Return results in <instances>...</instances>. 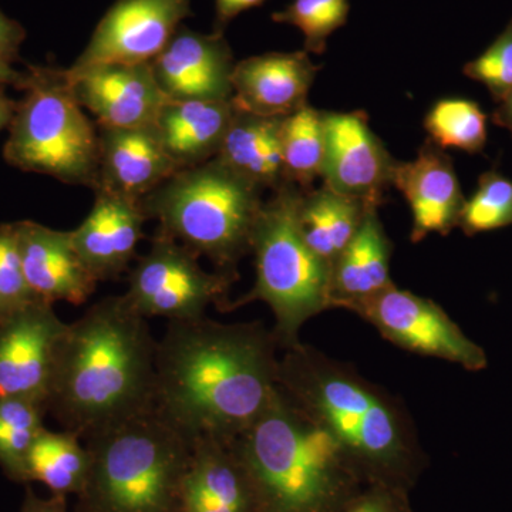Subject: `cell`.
<instances>
[{"instance_id": "cell-1", "label": "cell", "mask_w": 512, "mask_h": 512, "mask_svg": "<svg viewBox=\"0 0 512 512\" xmlns=\"http://www.w3.org/2000/svg\"><path fill=\"white\" fill-rule=\"evenodd\" d=\"M274 332L208 318L168 322L157 342L154 410L185 439L231 443L279 386Z\"/></svg>"}, {"instance_id": "cell-2", "label": "cell", "mask_w": 512, "mask_h": 512, "mask_svg": "<svg viewBox=\"0 0 512 512\" xmlns=\"http://www.w3.org/2000/svg\"><path fill=\"white\" fill-rule=\"evenodd\" d=\"M126 296H109L69 323L47 412L87 440L154 409L157 342Z\"/></svg>"}, {"instance_id": "cell-3", "label": "cell", "mask_w": 512, "mask_h": 512, "mask_svg": "<svg viewBox=\"0 0 512 512\" xmlns=\"http://www.w3.org/2000/svg\"><path fill=\"white\" fill-rule=\"evenodd\" d=\"M279 387L332 434L363 483L410 490L420 451L387 394L299 343L279 360Z\"/></svg>"}, {"instance_id": "cell-4", "label": "cell", "mask_w": 512, "mask_h": 512, "mask_svg": "<svg viewBox=\"0 0 512 512\" xmlns=\"http://www.w3.org/2000/svg\"><path fill=\"white\" fill-rule=\"evenodd\" d=\"M231 446L258 512H340L365 484L332 434L279 386Z\"/></svg>"}, {"instance_id": "cell-5", "label": "cell", "mask_w": 512, "mask_h": 512, "mask_svg": "<svg viewBox=\"0 0 512 512\" xmlns=\"http://www.w3.org/2000/svg\"><path fill=\"white\" fill-rule=\"evenodd\" d=\"M90 470L77 512H177L192 443L156 410L84 440Z\"/></svg>"}, {"instance_id": "cell-6", "label": "cell", "mask_w": 512, "mask_h": 512, "mask_svg": "<svg viewBox=\"0 0 512 512\" xmlns=\"http://www.w3.org/2000/svg\"><path fill=\"white\" fill-rule=\"evenodd\" d=\"M262 192L214 158L175 173L141 207L158 222L157 232L210 259L217 271L237 274L238 262L251 252Z\"/></svg>"}, {"instance_id": "cell-7", "label": "cell", "mask_w": 512, "mask_h": 512, "mask_svg": "<svg viewBox=\"0 0 512 512\" xmlns=\"http://www.w3.org/2000/svg\"><path fill=\"white\" fill-rule=\"evenodd\" d=\"M302 191L288 183L264 202L251 242L254 288L241 301L228 305L238 308L249 302H265L275 315L278 345L286 349L298 345L303 323L332 308V266L309 248L299 228Z\"/></svg>"}, {"instance_id": "cell-8", "label": "cell", "mask_w": 512, "mask_h": 512, "mask_svg": "<svg viewBox=\"0 0 512 512\" xmlns=\"http://www.w3.org/2000/svg\"><path fill=\"white\" fill-rule=\"evenodd\" d=\"M3 147L6 163L64 184L96 187L99 128L84 113L66 69L29 66Z\"/></svg>"}, {"instance_id": "cell-9", "label": "cell", "mask_w": 512, "mask_h": 512, "mask_svg": "<svg viewBox=\"0 0 512 512\" xmlns=\"http://www.w3.org/2000/svg\"><path fill=\"white\" fill-rule=\"evenodd\" d=\"M200 255L156 231L151 248L137 259L124 293L131 308L143 318L190 320L204 318L208 306H227L232 272H207Z\"/></svg>"}, {"instance_id": "cell-10", "label": "cell", "mask_w": 512, "mask_h": 512, "mask_svg": "<svg viewBox=\"0 0 512 512\" xmlns=\"http://www.w3.org/2000/svg\"><path fill=\"white\" fill-rule=\"evenodd\" d=\"M348 309L409 352L447 360L473 372L487 366L483 348L468 339L457 323L430 299L393 285Z\"/></svg>"}, {"instance_id": "cell-11", "label": "cell", "mask_w": 512, "mask_h": 512, "mask_svg": "<svg viewBox=\"0 0 512 512\" xmlns=\"http://www.w3.org/2000/svg\"><path fill=\"white\" fill-rule=\"evenodd\" d=\"M52 303L36 301L0 319V397L47 410L60 345L69 323Z\"/></svg>"}, {"instance_id": "cell-12", "label": "cell", "mask_w": 512, "mask_h": 512, "mask_svg": "<svg viewBox=\"0 0 512 512\" xmlns=\"http://www.w3.org/2000/svg\"><path fill=\"white\" fill-rule=\"evenodd\" d=\"M191 15V0H116L67 70L77 73L99 64L150 63Z\"/></svg>"}, {"instance_id": "cell-13", "label": "cell", "mask_w": 512, "mask_h": 512, "mask_svg": "<svg viewBox=\"0 0 512 512\" xmlns=\"http://www.w3.org/2000/svg\"><path fill=\"white\" fill-rule=\"evenodd\" d=\"M325 160L323 184L339 194L379 208L393 185L397 160L370 130L365 111H323Z\"/></svg>"}, {"instance_id": "cell-14", "label": "cell", "mask_w": 512, "mask_h": 512, "mask_svg": "<svg viewBox=\"0 0 512 512\" xmlns=\"http://www.w3.org/2000/svg\"><path fill=\"white\" fill-rule=\"evenodd\" d=\"M150 66L167 100L227 101L234 96V55L220 33L205 35L180 26Z\"/></svg>"}, {"instance_id": "cell-15", "label": "cell", "mask_w": 512, "mask_h": 512, "mask_svg": "<svg viewBox=\"0 0 512 512\" xmlns=\"http://www.w3.org/2000/svg\"><path fill=\"white\" fill-rule=\"evenodd\" d=\"M76 99L97 119V126L151 127L167 97L154 79L150 63L99 64L82 72L66 69Z\"/></svg>"}, {"instance_id": "cell-16", "label": "cell", "mask_w": 512, "mask_h": 512, "mask_svg": "<svg viewBox=\"0 0 512 512\" xmlns=\"http://www.w3.org/2000/svg\"><path fill=\"white\" fill-rule=\"evenodd\" d=\"M16 239L23 271L39 301L83 305L96 291L97 279L74 247L72 231L15 222Z\"/></svg>"}, {"instance_id": "cell-17", "label": "cell", "mask_w": 512, "mask_h": 512, "mask_svg": "<svg viewBox=\"0 0 512 512\" xmlns=\"http://www.w3.org/2000/svg\"><path fill=\"white\" fill-rule=\"evenodd\" d=\"M320 67L309 53H266L235 63L232 104L261 117H288L308 104Z\"/></svg>"}, {"instance_id": "cell-18", "label": "cell", "mask_w": 512, "mask_h": 512, "mask_svg": "<svg viewBox=\"0 0 512 512\" xmlns=\"http://www.w3.org/2000/svg\"><path fill=\"white\" fill-rule=\"evenodd\" d=\"M99 128V173L93 191L141 202L178 173L156 128Z\"/></svg>"}, {"instance_id": "cell-19", "label": "cell", "mask_w": 512, "mask_h": 512, "mask_svg": "<svg viewBox=\"0 0 512 512\" xmlns=\"http://www.w3.org/2000/svg\"><path fill=\"white\" fill-rule=\"evenodd\" d=\"M393 185L412 210L413 242L423 241L431 232L447 235L457 227L466 201L450 157L433 141L427 140L413 161H397Z\"/></svg>"}, {"instance_id": "cell-20", "label": "cell", "mask_w": 512, "mask_h": 512, "mask_svg": "<svg viewBox=\"0 0 512 512\" xmlns=\"http://www.w3.org/2000/svg\"><path fill=\"white\" fill-rule=\"evenodd\" d=\"M86 220L72 231L74 247L97 282L117 279L136 256L148 220L141 202L111 192L94 191Z\"/></svg>"}, {"instance_id": "cell-21", "label": "cell", "mask_w": 512, "mask_h": 512, "mask_svg": "<svg viewBox=\"0 0 512 512\" xmlns=\"http://www.w3.org/2000/svg\"><path fill=\"white\" fill-rule=\"evenodd\" d=\"M177 512H258L251 481L231 443L192 441Z\"/></svg>"}, {"instance_id": "cell-22", "label": "cell", "mask_w": 512, "mask_h": 512, "mask_svg": "<svg viewBox=\"0 0 512 512\" xmlns=\"http://www.w3.org/2000/svg\"><path fill=\"white\" fill-rule=\"evenodd\" d=\"M234 114L232 100H168L154 128L178 170H187L218 156Z\"/></svg>"}, {"instance_id": "cell-23", "label": "cell", "mask_w": 512, "mask_h": 512, "mask_svg": "<svg viewBox=\"0 0 512 512\" xmlns=\"http://www.w3.org/2000/svg\"><path fill=\"white\" fill-rule=\"evenodd\" d=\"M377 210L379 208H367L355 237L333 262L332 308L348 309L353 303L372 298L394 285L390 278L392 245Z\"/></svg>"}, {"instance_id": "cell-24", "label": "cell", "mask_w": 512, "mask_h": 512, "mask_svg": "<svg viewBox=\"0 0 512 512\" xmlns=\"http://www.w3.org/2000/svg\"><path fill=\"white\" fill-rule=\"evenodd\" d=\"M282 119L235 109L234 119L215 158L262 191L281 190L288 184L282 161Z\"/></svg>"}, {"instance_id": "cell-25", "label": "cell", "mask_w": 512, "mask_h": 512, "mask_svg": "<svg viewBox=\"0 0 512 512\" xmlns=\"http://www.w3.org/2000/svg\"><path fill=\"white\" fill-rule=\"evenodd\" d=\"M367 208L370 207L362 201L339 194L325 184L319 190L302 191L298 221L303 239L332 266L355 237Z\"/></svg>"}, {"instance_id": "cell-26", "label": "cell", "mask_w": 512, "mask_h": 512, "mask_svg": "<svg viewBox=\"0 0 512 512\" xmlns=\"http://www.w3.org/2000/svg\"><path fill=\"white\" fill-rule=\"evenodd\" d=\"M70 431L43 429L30 447L26 460V477L49 488L52 495H79L90 470V453L86 443Z\"/></svg>"}, {"instance_id": "cell-27", "label": "cell", "mask_w": 512, "mask_h": 512, "mask_svg": "<svg viewBox=\"0 0 512 512\" xmlns=\"http://www.w3.org/2000/svg\"><path fill=\"white\" fill-rule=\"evenodd\" d=\"M281 150L288 183L303 191L312 190L322 177L325 160V124L323 111L306 104L284 117L281 123Z\"/></svg>"}, {"instance_id": "cell-28", "label": "cell", "mask_w": 512, "mask_h": 512, "mask_svg": "<svg viewBox=\"0 0 512 512\" xmlns=\"http://www.w3.org/2000/svg\"><path fill=\"white\" fill-rule=\"evenodd\" d=\"M46 412L45 407L28 400L0 397V468L10 480L28 483L26 460L45 429Z\"/></svg>"}, {"instance_id": "cell-29", "label": "cell", "mask_w": 512, "mask_h": 512, "mask_svg": "<svg viewBox=\"0 0 512 512\" xmlns=\"http://www.w3.org/2000/svg\"><path fill=\"white\" fill-rule=\"evenodd\" d=\"M424 128L441 150L457 148L480 153L487 141V116L477 103L466 99L437 101L424 119Z\"/></svg>"}, {"instance_id": "cell-30", "label": "cell", "mask_w": 512, "mask_h": 512, "mask_svg": "<svg viewBox=\"0 0 512 512\" xmlns=\"http://www.w3.org/2000/svg\"><path fill=\"white\" fill-rule=\"evenodd\" d=\"M349 0H293L281 12L272 13L276 23L296 26L305 37L306 53L322 55L329 36L348 22Z\"/></svg>"}, {"instance_id": "cell-31", "label": "cell", "mask_w": 512, "mask_h": 512, "mask_svg": "<svg viewBox=\"0 0 512 512\" xmlns=\"http://www.w3.org/2000/svg\"><path fill=\"white\" fill-rule=\"evenodd\" d=\"M512 224V181L494 173L481 177L476 194L464 202L458 227L468 235Z\"/></svg>"}, {"instance_id": "cell-32", "label": "cell", "mask_w": 512, "mask_h": 512, "mask_svg": "<svg viewBox=\"0 0 512 512\" xmlns=\"http://www.w3.org/2000/svg\"><path fill=\"white\" fill-rule=\"evenodd\" d=\"M36 301L39 299L33 295L23 271L15 222L0 224V319Z\"/></svg>"}, {"instance_id": "cell-33", "label": "cell", "mask_w": 512, "mask_h": 512, "mask_svg": "<svg viewBox=\"0 0 512 512\" xmlns=\"http://www.w3.org/2000/svg\"><path fill=\"white\" fill-rule=\"evenodd\" d=\"M464 73L483 83L497 100L512 89V20L493 45L464 67Z\"/></svg>"}, {"instance_id": "cell-34", "label": "cell", "mask_w": 512, "mask_h": 512, "mask_svg": "<svg viewBox=\"0 0 512 512\" xmlns=\"http://www.w3.org/2000/svg\"><path fill=\"white\" fill-rule=\"evenodd\" d=\"M409 491L384 484H366L340 512H412Z\"/></svg>"}, {"instance_id": "cell-35", "label": "cell", "mask_w": 512, "mask_h": 512, "mask_svg": "<svg viewBox=\"0 0 512 512\" xmlns=\"http://www.w3.org/2000/svg\"><path fill=\"white\" fill-rule=\"evenodd\" d=\"M25 39V28L0 10V60L9 64L19 62Z\"/></svg>"}, {"instance_id": "cell-36", "label": "cell", "mask_w": 512, "mask_h": 512, "mask_svg": "<svg viewBox=\"0 0 512 512\" xmlns=\"http://www.w3.org/2000/svg\"><path fill=\"white\" fill-rule=\"evenodd\" d=\"M266 0H215L214 33L224 35L232 19L237 18L245 10L261 6Z\"/></svg>"}, {"instance_id": "cell-37", "label": "cell", "mask_w": 512, "mask_h": 512, "mask_svg": "<svg viewBox=\"0 0 512 512\" xmlns=\"http://www.w3.org/2000/svg\"><path fill=\"white\" fill-rule=\"evenodd\" d=\"M22 512H67V498L59 495L40 498L32 490H28L23 501Z\"/></svg>"}, {"instance_id": "cell-38", "label": "cell", "mask_w": 512, "mask_h": 512, "mask_svg": "<svg viewBox=\"0 0 512 512\" xmlns=\"http://www.w3.org/2000/svg\"><path fill=\"white\" fill-rule=\"evenodd\" d=\"M28 80V73L13 69L12 64L0 60V86H12L22 92Z\"/></svg>"}, {"instance_id": "cell-39", "label": "cell", "mask_w": 512, "mask_h": 512, "mask_svg": "<svg viewBox=\"0 0 512 512\" xmlns=\"http://www.w3.org/2000/svg\"><path fill=\"white\" fill-rule=\"evenodd\" d=\"M16 106L18 101L10 99L5 92V87L0 86V131L9 128L15 116Z\"/></svg>"}, {"instance_id": "cell-40", "label": "cell", "mask_w": 512, "mask_h": 512, "mask_svg": "<svg viewBox=\"0 0 512 512\" xmlns=\"http://www.w3.org/2000/svg\"><path fill=\"white\" fill-rule=\"evenodd\" d=\"M495 120H497L500 126L508 127L512 130V89L501 100V106L497 110V114H495Z\"/></svg>"}]
</instances>
